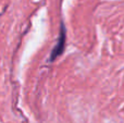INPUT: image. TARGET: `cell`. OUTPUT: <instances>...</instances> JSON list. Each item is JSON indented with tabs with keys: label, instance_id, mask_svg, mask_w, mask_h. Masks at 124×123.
Here are the masks:
<instances>
[{
	"label": "cell",
	"instance_id": "1",
	"mask_svg": "<svg viewBox=\"0 0 124 123\" xmlns=\"http://www.w3.org/2000/svg\"><path fill=\"white\" fill-rule=\"evenodd\" d=\"M65 41H66V30L65 26L63 23H61L60 26V34H59V38H58V43L54 46V48L51 50V54L49 57V62L54 61L58 57H60L63 54L64 49H65Z\"/></svg>",
	"mask_w": 124,
	"mask_h": 123
}]
</instances>
